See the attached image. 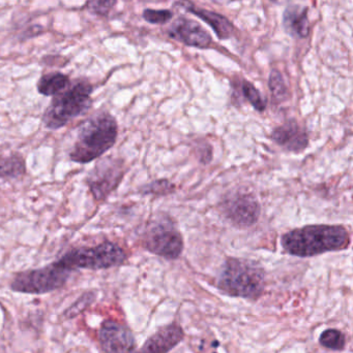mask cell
Returning <instances> with one entry per match:
<instances>
[{"label":"cell","mask_w":353,"mask_h":353,"mask_svg":"<svg viewBox=\"0 0 353 353\" xmlns=\"http://www.w3.org/2000/svg\"><path fill=\"white\" fill-rule=\"evenodd\" d=\"M143 18L151 24H166L172 18V12L168 10H145L143 12Z\"/></svg>","instance_id":"603a6c76"},{"label":"cell","mask_w":353,"mask_h":353,"mask_svg":"<svg viewBox=\"0 0 353 353\" xmlns=\"http://www.w3.org/2000/svg\"><path fill=\"white\" fill-rule=\"evenodd\" d=\"M143 245L149 252L167 259H178L184 250L182 234L167 219L160 220L149 226Z\"/></svg>","instance_id":"52a82bcc"},{"label":"cell","mask_w":353,"mask_h":353,"mask_svg":"<svg viewBox=\"0 0 353 353\" xmlns=\"http://www.w3.org/2000/svg\"><path fill=\"white\" fill-rule=\"evenodd\" d=\"M187 10L207 23L213 29L220 39H228L234 34L236 28H234L233 24L223 14L209 12L207 10H201V8H196V6H189Z\"/></svg>","instance_id":"5bb4252c"},{"label":"cell","mask_w":353,"mask_h":353,"mask_svg":"<svg viewBox=\"0 0 353 353\" xmlns=\"http://www.w3.org/2000/svg\"><path fill=\"white\" fill-rule=\"evenodd\" d=\"M173 184H171L169 181L159 180L147 185L143 191L147 194H168L173 191Z\"/></svg>","instance_id":"cb8c5ba5"},{"label":"cell","mask_w":353,"mask_h":353,"mask_svg":"<svg viewBox=\"0 0 353 353\" xmlns=\"http://www.w3.org/2000/svg\"><path fill=\"white\" fill-rule=\"evenodd\" d=\"M117 3V0H88L86 8L97 16L106 17Z\"/></svg>","instance_id":"7402d4cb"},{"label":"cell","mask_w":353,"mask_h":353,"mask_svg":"<svg viewBox=\"0 0 353 353\" xmlns=\"http://www.w3.org/2000/svg\"><path fill=\"white\" fill-rule=\"evenodd\" d=\"M223 212L234 225L249 228L258 220L260 205L251 193L238 192L224 203Z\"/></svg>","instance_id":"30bf717a"},{"label":"cell","mask_w":353,"mask_h":353,"mask_svg":"<svg viewBox=\"0 0 353 353\" xmlns=\"http://www.w3.org/2000/svg\"><path fill=\"white\" fill-rule=\"evenodd\" d=\"M273 1H275V0H273Z\"/></svg>","instance_id":"d4e9b609"},{"label":"cell","mask_w":353,"mask_h":353,"mask_svg":"<svg viewBox=\"0 0 353 353\" xmlns=\"http://www.w3.org/2000/svg\"><path fill=\"white\" fill-rule=\"evenodd\" d=\"M124 175V163L118 159H105L99 161L87 175L86 182L91 195L97 201L107 199L117 188Z\"/></svg>","instance_id":"ba28073f"},{"label":"cell","mask_w":353,"mask_h":353,"mask_svg":"<svg viewBox=\"0 0 353 353\" xmlns=\"http://www.w3.org/2000/svg\"><path fill=\"white\" fill-rule=\"evenodd\" d=\"M26 174V163L22 155L12 153L0 157V178L18 179Z\"/></svg>","instance_id":"e0dca14e"},{"label":"cell","mask_w":353,"mask_h":353,"mask_svg":"<svg viewBox=\"0 0 353 353\" xmlns=\"http://www.w3.org/2000/svg\"><path fill=\"white\" fill-rule=\"evenodd\" d=\"M70 81L66 74L61 72H51L44 74L37 82V91L45 97H55L70 86Z\"/></svg>","instance_id":"2e32d148"},{"label":"cell","mask_w":353,"mask_h":353,"mask_svg":"<svg viewBox=\"0 0 353 353\" xmlns=\"http://www.w3.org/2000/svg\"><path fill=\"white\" fill-rule=\"evenodd\" d=\"M274 142L292 152H303L308 147L309 138L306 130L294 119L288 120L271 134Z\"/></svg>","instance_id":"4fadbf2b"},{"label":"cell","mask_w":353,"mask_h":353,"mask_svg":"<svg viewBox=\"0 0 353 353\" xmlns=\"http://www.w3.org/2000/svg\"><path fill=\"white\" fill-rule=\"evenodd\" d=\"M319 343L323 347L334 352L345 350L346 337L343 332L336 329L325 330L319 337Z\"/></svg>","instance_id":"ac0fdd59"},{"label":"cell","mask_w":353,"mask_h":353,"mask_svg":"<svg viewBox=\"0 0 353 353\" xmlns=\"http://www.w3.org/2000/svg\"><path fill=\"white\" fill-rule=\"evenodd\" d=\"M184 339V330L178 323H173L158 330L135 353H169Z\"/></svg>","instance_id":"7c38bea8"},{"label":"cell","mask_w":353,"mask_h":353,"mask_svg":"<svg viewBox=\"0 0 353 353\" xmlns=\"http://www.w3.org/2000/svg\"><path fill=\"white\" fill-rule=\"evenodd\" d=\"M269 90L271 91L275 99H277L278 101L285 99L287 89H286L285 82H284L283 77L279 70H274L269 74Z\"/></svg>","instance_id":"44dd1931"},{"label":"cell","mask_w":353,"mask_h":353,"mask_svg":"<svg viewBox=\"0 0 353 353\" xmlns=\"http://www.w3.org/2000/svg\"><path fill=\"white\" fill-rule=\"evenodd\" d=\"M95 299H97V294H95V292H84L74 304H72V306L68 307V308L64 311L62 316H64V319H66V321L74 319L75 317L82 314L89 306H91L93 303H95Z\"/></svg>","instance_id":"d6986e66"},{"label":"cell","mask_w":353,"mask_h":353,"mask_svg":"<svg viewBox=\"0 0 353 353\" xmlns=\"http://www.w3.org/2000/svg\"><path fill=\"white\" fill-rule=\"evenodd\" d=\"M284 250L294 256L311 257L350 246V236L342 225H307L282 236Z\"/></svg>","instance_id":"6da1fadb"},{"label":"cell","mask_w":353,"mask_h":353,"mask_svg":"<svg viewBox=\"0 0 353 353\" xmlns=\"http://www.w3.org/2000/svg\"><path fill=\"white\" fill-rule=\"evenodd\" d=\"M117 134V122L111 114L99 112L91 116L79 128L70 161L85 165L99 159L114 146Z\"/></svg>","instance_id":"7a4b0ae2"},{"label":"cell","mask_w":353,"mask_h":353,"mask_svg":"<svg viewBox=\"0 0 353 353\" xmlns=\"http://www.w3.org/2000/svg\"><path fill=\"white\" fill-rule=\"evenodd\" d=\"M97 340L103 353L136 352V340L132 331L118 321H104L97 332Z\"/></svg>","instance_id":"9c48e42d"},{"label":"cell","mask_w":353,"mask_h":353,"mask_svg":"<svg viewBox=\"0 0 353 353\" xmlns=\"http://www.w3.org/2000/svg\"><path fill=\"white\" fill-rule=\"evenodd\" d=\"M126 259V252L120 245L113 242H104L93 247L72 249L64 253L57 261L72 272L77 270L99 271L118 267Z\"/></svg>","instance_id":"5b68a950"},{"label":"cell","mask_w":353,"mask_h":353,"mask_svg":"<svg viewBox=\"0 0 353 353\" xmlns=\"http://www.w3.org/2000/svg\"><path fill=\"white\" fill-rule=\"evenodd\" d=\"M169 34L184 45L198 49H207L213 41L211 34L200 24L190 19L176 20L170 28Z\"/></svg>","instance_id":"8fae6325"},{"label":"cell","mask_w":353,"mask_h":353,"mask_svg":"<svg viewBox=\"0 0 353 353\" xmlns=\"http://www.w3.org/2000/svg\"><path fill=\"white\" fill-rule=\"evenodd\" d=\"M93 88L86 81L70 83L66 90L55 95L43 115V123L48 130H59L82 116L93 105Z\"/></svg>","instance_id":"277c9868"},{"label":"cell","mask_w":353,"mask_h":353,"mask_svg":"<svg viewBox=\"0 0 353 353\" xmlns=\"http://www.w3.org/2000/svg\"><path fill=\"white\" fill-rule=\"evenodd\" d=\"M284 26L286 31L294 37L304 39L310 33L307 8H289L284 14Z\"/></svg>","instance_id":"9a60e30c"},{"label":"cell","mask_w":353,"mask_h":353,"mask_svg":"<svg viewBox=\"0 0 353 353\" xmlns=\"http://www.w3.org/2000/svg\"><path fill=\"white\" fill-rule=\"evenodd\" d=\"M217 285L227 296L256 301L265 292V270L248 259H228L218 277Z\"/></svg>","instance_id":"3957f363"},{"label":"cell","mask_w":353,"mask_h":353,"mask_svg":"<svg viewBox=\"0 0 353 353\" xmlns=\"http://www.w3.org/2000/svg\"><path fill=\"white\" fill-rule=\"evenodd\" d=\"M72 273L56 261L39 269L20 272L10 282V288L19 294H49L64 288Z\"/></svg>","instance_id":"8992f818"},{"label":"cell","mask_w":353,"mask_h":353,"mask_svg":"<svg viewBox=\"0 0 353 353\" xmlns=\"http://www.w3.org/2000/svg\"><path fill=\"white\" fill-rule=\"evenodd\" d=\"M242 95L246 97L247 101L257 110V111H265L267 103L261 97L260 92L257 90L254 85L251 84L248 81H245L242 85Z\"/></svg>","instance_id":"ffe728a7"}]
</instances>
